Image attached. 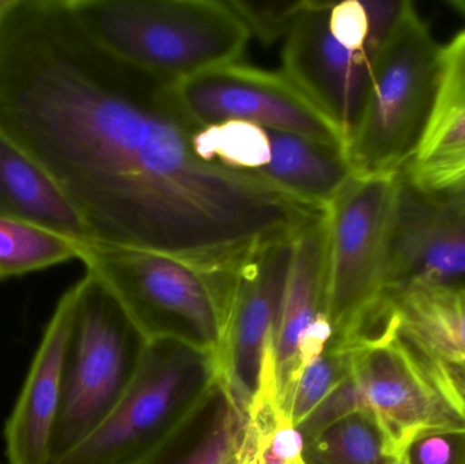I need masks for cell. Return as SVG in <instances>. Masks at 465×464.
Returning <instances> with one entry per match:
<instances>
[{
	"instance_id": "4fadbf2b",
	"label": "cell",
	"mask_w": 465,
	"mask_h": 464,
	"mask_svg": "<svg viewBox=\"0 0 465 464\" xmlns=\"http://www.w3.org/2000/svg\"><path fill=\"white\" fill-rule=\"evenodd\" d=\"M327 304L325 212L294 236L292 267L265 354L260 395L283 409L295 381L332 340Z\"/></svg>"
},
{
	"instance_id": "7402d4cb",
	"label": "cell",
	"mask_w": 465,
	"mask_h": 464,
	"mask_svg": "<svg viewBox=\"0 0 465 464\" xmlns=\"http://www.w3.org/2000/svg\"><path fill=\"white\" fill-rule=\"evenodd\" d=\"M193 146L207 163L254 177L270 163L268 130L252 123L198 127L193 133Z\"/></svg>"
},
{
	"instance_id": "6da1fadb",
	"label": "cell",
	"mask_w": 465,
	"mask_h": 464,
	"mask_svg": "<svg viewBox=\"0 0 465 464\" xmlns=\"http://www.w3.org/2000/svg\"><path fill=\"white\" fill-rule=\"evenodd\" d=\"M166 84L95 45L67 0H14L0 18V133L78 210L92 244L237 267L324 209L207 163Z\"/></svg>"
},
{
	"instance_id": "d4e9b609",
	"label": "cell",
	"mask_w": 465,
	"mask_h": 464,
	"mask_svg": "<svg viewBox=\"0 0 465 464\" xmlns=\"http://www.w3.org/2000/svg\"><path fill=\"white\" fill-rule=\"evenodd\" d=\"M407 457L410 464H465V436H428L412 444Z\"/></svg>"
},
{
	"instance_id": "5bb4252c",
	"label": "cell",
	"mask_w": 465,
	"mask_h": 464,
	"mask_svg": "<svg viewBox=\"0 0 465 464\" xmlns=\"http://www.w3.org/2000/svg\"><path fill=\"white\" fill-rule=\"evenodd\" d=\"M73 299L63 294L46 326L24 389L5 428L8 464H48L52 433L62 400Z\"/></svg>"
},
{
	"instance_id": "f546056e",
	"label": "cell",
	"mask_w": 465,
	"mask_h": 464,
	"mask_svg": "<svg viewBox=\"0 0 465 464\" xmlns=\"http://www.w3.org/2000/svg\"></svg>"
},
{
	"instance_id": "2e32d148",
	"label": "cell",
	"mask_w": 465,
	"mask_h": 464,
	"mask_svg": "<svg viewBox=\"0 0 465 464\" xmlns=\"http://www.w3.org/2000/svg\"><path fill=\"white\" fill-rule=\"evenodd\" d=\"M396 331L465 402V286H418L384 301Z\"/></svg>"
},
{
	"instance_id": "9a60e30c",
	"label": "cell",
	"mask_w": 465,
	"mask_h": 464,
	"mask_svg": "<svg viewBox=\"0 0 465 464\" xmlns=\"http://www.w3.org/2000/svg\"><path fill=\"white\" fill-rule=\"evenodd\" d=\"M401 174L426 191L465 180V30L441 48L430 116L414 157Z\"/></svg>"
},
{
	"instance_id": "4316f807",
	"label": "cell",
	"mask_w": 465,
	"mask_h": 464,
	"mask_svg": "<svg viewBox=\"0 0 465 464\" xmlns=\"http://www.w3.org/2000/svg\"><path fill=\"white\" fill-rule=\"evenodd\" d=\"M14 0H0V18L5 15V11L8 10Z\"/></svg>"
},
{
	"instance_id": "3957f363",
	"label": "cell",
	"mask_w": 465,
	"mask_h": 464,
	"mask_svg": "<svg viewBox=\"0 0 465 464\" xmlns=\"http://www.w3.org/2000/svg\"><path fill=\"white\" fill-rule=\"evenodd\" d=\"M407 5L406 0H306L284 38L282 73L346 142L362 112L380 52Z\"/></svg>"
},
{
	"instance_id": "8992f818",
	"label": "cell",
	"mask_w": 465,
	"mask_h": 464,
	"mask_svg": "<svg viewBox=\"0 0 465 464\" xmlns=\"http://www.w3.org/2000/svg\"><path fill=\"white\" fill-rule=\"evenodd\" d=\"M220 380L217 353L153 341L138 378L111 416L49 464H152Z\"/></svg>"
},
{
	"instance_id": "9c48e42d",
	"label": "cell",
	"mask_w": 465,
	"mask_h": 464,
	"mask_svg": "<svg viewBox=\"0 0 465 464\" xmlns=\"http://www.w3.org/2000/svg\"><path fill=\"white\" fill-rule=\"evenodd\" d=\"M341 389L352 411L373 414L396 457L428 436H465L464 400L388 316L381 332L354 348Z\"/></svg>"
},
{
	"instance_id": "f1b7e54d",
	"label": "cell",
	"mask_w": 465,
	"mask_h": 464,
	"mask_svg": "<svg viewBox=\"0 0 465 464\" xmlns=\"http://www.w3.org/2000/svg\"><path fill=\"white\" fill-rule=\"evenodd\" d=\"M396 464H410L409 457H407V452L404 455H401L398 460H396Z\"/></svg>"
},
{
	"instance_id": "cb8c5ba5",
	"label": "cell",
	"mask_w": 465,
	"mask_h": 464,
	"mask_svg": "<svg viewBox=\"0 0 465 464\" xmlns=\"http://www.w3.org/2000/svg\"><path fill=\"white\" fill-rule=\"evenodd\" d=\"M306 0L301 2H246L229 0L232 10L245 24L249 35L270 44L286 38Z\"/></svg>"
},
{
	"instance_id": "603a6c76",
	"label": "cell",
	"mask_w": 465,
	"mask_h": 464,
	"mask_svg": "<svg viewBox=\"0 0 465 464\" xmlns=\"http://www.w3.org/2000/svg\"><path fill=\"white\" fill-rule=\"evenodd\" d=\"M352 354L354 349L330 341L327 348L306 365L282 409L295 428L347 380L351 373Z\"/></svg>"
},
{
	"instance_id": "ba28073f",
	"label": "cell",
	"mask_w": 465,
	"mask_h": 464,
	"mask_svg": "<svg viewBox=\"0 0 465 464\" xmlns=\"http://www.w3.org/2000/svg\"><path fill=\"white\" fill-rule=\"evenodd\" d=\"M398 176H354L325 207L333 342L355 348L381 323Z\"/></svg>"
},
{
	"instance_id": "ac0fdd59",
	"label": "cell",
	"mask_w": 465,
	"mask_h": 464,
	"mask_svg": "<svg viewBox=\"0 0 465 464\" xmlns=\"http://www.w3.org/2000/svg\"><path fill=\"white\" fill-rule=\"evenodd\" d=\"M268 138L270 163L257 177L298 203L325 209L354 176L341 144L275 130Z\"/></svg>"
},
{
	"instance_id": "484cf974",
	"label": "cell",
	"mask_w": 465,
	"mask_h": 464,
	"mask_svg": "<svg viewBox=\"0 0 465 464\" xmlns=\"http://www.w3.org/2000/svg\"><path fill=\"white\" fill-rule=\"evenodd\" d=\"M448 5L465 18V0H452V2H448Z\"/></svg>"
},
{
	"instance_id": "7a4b0ae2",
	"label": "cell",
	"mask_w": 465,
	"mask_h": 464,
	"mask_svg": "<svg viewBox=\"0 0 465 464\" xmlns=\"http://www.w3.org/2000/svg\"><path fill=\"white\" fill-rule=\"evenodd\" d=\"M90 40L163 84L240 62L249 35L220 0H67Z\"/></svg>"
},
{
	"instance_id": "d6986e66",
	"label": "cell",
	"mask_w": 465,
	"mask_h": 464,
	"mask_svg": "<svg viewBox=\"0 0 465 464\" xmlns=\"http://www.w3.org/2000/svg\"><path fill=\"white\" fill-rule=\"evenodd\" d=\"M259 451L251 416L220 380L152 464H246Z\"/></svg>"
},
{
	"instance_id": "44dd1931",
	"label": "cell",
	"mask_w": 465,
	"mask_h": 464,
	"mask_svg": "<svg viewBox=\"0 0 465 464\" xmlns=\"http://www.w3.org/2000/svg\"><path fill=\"white\" fill-rule=\"evenodd\" d=\"M84 247L62 234L0 215V280L81 259Z\"/></svg>"
},
{
	"instance_id": "277c9868",
	"label": "cell",
	"mask_w": 465,
	"mask_h": 464,
	"mask_svg": "<svg viewBox=\"0 0 465 464\" xmlns=\"http://www.w3.org/2000/svg\"><path fill=\"white\" fill-rule=\"evenodd\" d=\"M81 261L116 294L149 342L171 340L220 353L234 293L235 269L131 248L89 244Z\"/></svg>"
},
{
	"instance_id": "5b68a950",
	"label": "cell",
	"mask_w": 465,
	"mask_h": 464,
	"mask_svg": "<svg viewBox=\"0 0 465 464\" xmlns=\"http://www.w3.org/2000/svg\"><path fill=\"white\" fill-rule=\"evenodd\" d=\"M73 321L49 463L92 435L138 378L149 341L92 270L70 289Z\"/></svg>"
},
{
	"instance_id": "ffe728a7",
	"label": "cell",
	"mask_w": 465,
	"mask_h": 464,
	"mask_svg": "<svg viewBox=\"0 0 465 464\" xmlns=\"http://www.w3.org/2000/svg\"><path fill=\"white\" fill-rule=\"evenodd\" d=\"M399 458L373 414L358 410L306 440L301 464H396Z\"/></svg>"
},
{
	"instance_id": "83f0119b",
	"label": "cell",
	"mask_w": 465,
	"mask_h": 464,
	"mask_svg": "<svg viewBox=\"0 0 465 464\" xmlns=\"http://www.w3.org/2000/svg\"><path fill=\"white\" fill-rule=\"evenodd\" d=\"M246 464H262V457H260V452L254 454L253 457H252L251 459H249L248 462H246Z\"/></svg>"
},
{
	"instance_id": "52a82bcc",
	"label": "cell",
	"mask_w": 465,
	"mask_h": 464,
	"mask_svg": "<svg viewBox=\"0 0 465 464\" xmlns=\"http://www.w3.org/2000/svg\"><path fill=\"white\" fill-rule=\"evenodd\" d=\"M442 46L409 2L380 52L360 119L344 152L357 176H398L430 116Z\"/></svg>"
},
{
	"instance_id": "e0dca14e",
	"label": "cell",
	"mask_w": 465,
	"mask_h": 464,
	"mask_svg": "<svg viewBox=\"0 0 465 464\" xmlns=\"http://www.w3.org/2000/svg\"><path fill=\"white\" fill-rule=\"evenodd\" d=\"M0 215L92 244L81 214L54 177L2 133Z\"/></svg>"
},
{
	"instance_id": "7c38bea8",
	"label": "cell",
	"mask_w": 465,
	"mask_h": 464,
	"mask_svg": "<svg viewBox=\"0 0 465 464\" xmlns=\"http://www.w3.org/2000/svg\"><path fill=\"white\" fill-rule=\"evenodd\" d=\"M295 234L262 242L235 270L231 318L218 361L221 380L246 413L262 389L265 354L283 301Z\"/></svg>"
},
{
	"instance_id": "8fae6325",
	"label": "cell",
	"mask_w": 465,
	"mask_h": 464,
	"mask_svg": "<svg viewBox=\"0 0 465 464\" xmlns=\"http://www.w3.org/2000/svg\"><path fill=\"white\" fill-rule=\"evenodd\" d=\"M418 286H465V180L426 191L399 174L384 301Z\"/></svg>"
},
{
	"instance_id": "30bf717a",
	"label": "cell",
	"mask_w": 465,
	"mask_h": 464,
	"mask_svg": "<svg viewBox=\"0 0 465 464\" xmlns=\"http://www.w3.org/2000/svg\"><path fill=\"white\" fill-rule=\"evenodd\" d=\"M166 95L195 127L252 123L346 144L341 131L283 73L229 63L166 84Z\"/></svg>"
}]
</instances>
